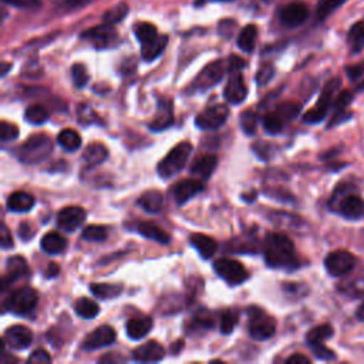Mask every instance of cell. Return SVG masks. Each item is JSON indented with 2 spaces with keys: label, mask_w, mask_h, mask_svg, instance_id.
<instances>
[{
  "label": "cell",
  "mask_w": 364,
  "mask_h": 364,
  "mask_svg": "<svg viewBox=\"0 0 364 364\" xmlns=\"http://www.w3.org/2000/svg\"><path fill=\"white\" fill-rule=\"evenodd\" d=\"M263 256L269 267L296 270L300 267L293 242L280 232H269L263 242Z\"/></svg>",
  "instance_id": "obj_1"
},
{
  "label": "cell",
  "mask_w": 364,
  "mask_h": 364,
  "mask_svg": "<svg viewBox=\"0 0 364 364\" xmlns=\"http://www.w3.org/2000/svg\"><path fill=\"white\" fill-rule=\"evenodd\" d=\"M328 208L350 220L364 219V199L353 192L350 185H340L328 200Z\"/></svg>",
  "instance_id": "obj_2"
},
{
  "label": "cell",
  "mask_w": 364,
  "mask_h": 364,
  "mask_svg": "<svg viewBox=\"0 0 364 364\" xmlns=\"http://www.w3.org/2000/svg\"><path fill=\"white\" fill-rule=\"evenodd\" d=\"M53 151L51 139L44 134H36L27 138L14 151L17 159L23 164H38L44 161Z\"/></svg>",
  "instance_id": "obj_3"
},
{
  "label": "cell",
  "mask_w": 364,
  "mask_h": 364,
  "mask_svg": "<svg viewBox=\"0 0 364 364\" xmlns=\"http://www.w3.org/2000/svg\"><path fill=\"white\" fill-rule=\"evenodd\" d=\"M191 142H181L178 144L156 166L158 175L162 179H169L176 175L182 168L186 165L191 154H192Z\"/></svg>",
  "instance_id": "obj_4"
},
{
  "label": "cell",
  "mask_w": 364,
  "mask_h": 364,
  "mask_svg": "<svg viewBox=\"0 0 364 364\" xmlns=\"http://www.w3.org/2000/svg\"><path fill=\"white\" fill-rule=\"evenodd\" d=\"M340 85H341L340 78H331L330 81H327V84L324 85L316 105L313 108H310L303 115V121L307 122V124L321 122L326 118V115H327V112H328V109H330V107L334 101L336 91L340 88Z\"/></svg>",
  "instance_id": "obj_5"
},
{
  "label": "cell",
  "mask_w": 364,
  "mask_h": 364,
  "mask_svg": "<svg viewBox=\"0 0 364 364\" xmlns=\"http://www.w3.org/2000/svg\"><path fill=\"white\" fill-rule=\"evenodd\" d=\"M247 314H249L247 331L252 338L257 341H264L274 334L276 321L264 310L253 306L247 310Z\"/></svg>",
  "instance_id": "obj_6"
},
{
  "label": "cell",
  "mask_w": 364,
  "mask_h": 364,
  "mask_svg": "<svg viewBox=\"0 0 364 364\" xmlns=\"http://www.w3.org/2000/svg\"><path fill=\"white\" fill-rule=\"evenodd\" d=\"M37 301H38V293L30 286H23L13 290L7 296L4 301V309H7L9 311L17 316H26L34 310Z\"/></svg>",
  "instance_id": "obj_7"
},
{
  "label": "cell",
  "mask_w": 364,
  "mask_h": 364,
  "mask_svg": "<svg viewBox=\"0 0 364 364\" xmlns=\"http://www.w3.org/2000/svg\"><path fill=\"white\" fill-rule=\"evenodd\" d=\"M213 269L216 274L223 279L229 286H237L242 284L249 279V273L246 267L233 259L220 257L213 263Z\"/></svg>",
  "instance_id": "obj_8"
},
{
  "label": "cell",
  "mask_w": 364,
  "mask_h": 364,
  "mask_svg": "<svg viewBox=\"0 0 364 364\" xmlns=\"http://www.w3.org/2000/svg\"><path fill=\"white\" fill-rule=\"evenodd\" d=\"M81 38L90 41L98 50L115 47L119 41V36L114 26L107 23L85 30L84 33H81Z\"/></svg>",
  "instance_id": "obj_9"
},
{
  "label": "cell",
  "mask_w": 364,
  "mask_h": 364,
  "mask_svg": "<svg viewBox=\"0 0 364 364\" xmlns=\"http://www.w3.org/2000/svg\"><path fill=\"white\" fill-rule=\"evenodd\" d=\"M355 257L348 250H334L330 252L324 259V267L327 273L333 277H341L348 274L355 266Z\"/></svg>",
  "instance_id": "obj_10"
},
{
  "label": "cell",
  "mask_w": 364,
  "mask_h": 364,
  "mask_svg": "<svg viewBox=\"0 0 364 364\" xmlns=\"http://www.w3.org/2000/svg\"><path fill=\"white\" fill-rule=\"evenodd\" d=\"M228 70V61H212L210 64H208L195 78L192 87L196 91H205L208 88H212L213 85H216L225 75Z\"/></svg>",
  "instance_id": "obj_11"
},
{
  "label": "cell",
  "mask_w": 364,
  "mask_h": 364,
  "mask_svg": "<svg viewBox=\"0 0 364 364\" xmlns=\"http://www.w3.org/2000/svg\"><path fill=\"white\" fill-rule=\"evenodd\" d=\"M229 117V109L226 105L223 104H218V105H212L206 109H203L202 112H199L195 118V124L198 128L200 129H206V131H213L220 128L225 121Z\"/></svg>",
  "instance_id": "obj_12"
},
{
  "label": "cell",
  "mask_w": 364,
  "mask_h": 364,
  "mask_svg": "<svg viewBox=\"0 0 364 364\" xmlns=\"http://www.w3.org/2000/svg\"><path fill=\"white\" fill-rule=\"evenodd\" d=\"M277 17L282 26L287 28H296L307 20L309 9L304 3H289L279 9Z\"/></svg>",
  "instance_id": "obj_13"
},
{
  "label": "cell",
  "mask_w": 364,
  "mask_h": 364,
  "mask_svg": "<svg viewBox=\"0 0 364 364\" xmlns=\"http://www.w3.org/2000/svg\"><path fill=\"white\" fill-rule=\"evenodd\" d=\"M117 333L111 326H100L95 330H92L82 341L81 348L87 350V351H92V350H98L107 346H111L115 341Z\"/></svg>",
  "instance_id": "obj_14"
},
{
  "label": "cell",
  "mask_w": 364,
  "mask_h": 364,
  "mask_svg": "<svg viewBox=\"0 0 364 364\" xmlns=\"http://www.w3.org/2000/svg\"><path fill=\"white\" fill-rule=\"evenodd\" d=\"M87 218V212L84 208L71 205L60 209L57 213V225L60 229L65 232H73L77 228H80Z\"/></svg>",
  "instance_id": "obj_15"
},
{
  "label": "cell",
  "mask_w": 364,
  "mask_h": 364,
  "mask_svg": "<svg viewBox=\"0 0 364 364\" xmlns=\"http://www.w3.org/2000/svg\"><path fill=\"white\" fill-rule=\"evenodd\" d=\"M247 97V87L246 82L243 80V75L240 74V71H233L228 80V84L225 87L223 91V98L229 102V104H240L246 100Z\"/></svg>",
  "instance_id": "obj_16"
},
{
  "label": "cell",
  "mask_w": 364,
  "mask_h": 364,
  "mask_svg": "<svg viewBox=\"0 0 364 364\" xmlns=\"http://www.w3.org/2000/svg\"><path fill=\"white\" fill-rule=\"evenodd\" d=\"M3 338L9 347H11L14 350H24L31 344L33 334L28 327L21 326V324H14V326H10L4 331Z\"/></svg>",
  "instance_id": "obj_17"
},
{
  "label": "cell",
  "mask_w": 364,
  "mask_h": 364,
  "mask_svg": "<svg viewBox=\"0 0 364 364\" xmlns=\"http://www.w3.org/2000/svg\"><path fill=\"white\" fill-rule=\"evenodd\" d=\"M165 355V348L155 340H149L132 350V358L138 363H156Z\"/></svg>",
  "instance_id": "obj_18"
},
{
  "label": "cell",
  "mask_w": 364,
  "mask_h": 364,
  "mask_svg": "<svg viewBox=\"0 0 364 364\" xmlns=\"http://www.w3.org/2000/svg\"><path fill=\"white\" fill-rule=\"evenodd\" d=\"M6 267H7V270H6V274L3 276V280H1V290H4L14 280L21 279L23 276H27V273H28L26 259L21 257V256L9 257L7 263H6Z\"/></svg>",
  "instance_id": "obj_19"
},
{
  "label": "cell",
  "mask_w": 364,
  "mask_h": 364,
  "mask_svg": "<svg viewBox=\"0 0 364 364\" xmlns=\"http://www.w3.org/2000/svg\"><path fill=\"white\" fill-rule=\"evenodd\" d=\"M354 98V92L351 91H340L334 100V114H333V118L330 119L328 122V128L334 127V125H338L340 122L343 121H347L350 117H351V112L347 111V107L351 104Z\"/></svg>",
  "instance_id": "obj_20"
},
{
  "label": "cell",
  "mask_w": 364,
  "mask_h": 364,
  "mask_svg": "<svg viewBox=\"0 0 364 364\" xmlns=\"http://www.w3.org/2000/svg\"><path fill=\"white\" fill-rule=\"evenodd\" d=\"M203 189V183L196 179H183L173 186V199L178 205L186 203Z\"/></svg>",
  "instance_id": "obj_21"
},
{
  "label": "cell",
  "mask_w": 364,
  "mask_h": 364,
  "mask_svg": "<svg viewBox=\"0 0 364 364\" xmlns=\"http://www.w3.org/2000/svg\"><path fill=\"white\" fill-rule=\"evenodd\" d=\"M173 122V112H172V101L171 100H161L158 101V115L149 122V128L155 132L164 131Z\"/></svg>",
  "instance_id": "obj_22"
},
{
  "label": "cell",
  "mask_w": 364,
  "mask_h": 364,
  "mask_svg": "<svg viewBox=\"0 0 364 364\" xmlns=\"http://www.w3.org/2000/svg\"><path fill=\"white\" fill-rule=\"evenodd\" d=\"M152 326H154V321L151 317H146V316L132 317L127 321V326H125L127 336L132 340H141L152 330Z\"/></svg>",
  "instance_id": "obj_23"
},
{
  "label": "cell",
  "mask_w": 364,
  "mask_h": 364,
  "mask_svg": "<svg viewBox=\"0 0 364 364\" xmlns=\"http://www.w3.org/2000/svg\"><path fill=\"white\" fill-rule=\"evenodd\" d=\"M135 230L146 237V239H151V240H155L158 243H168L169 242V235L162 230L156 223L154 222H149V220H139L135 223Z\"/></svg>",
  "instance_id": "obj_24"
},
{
  "label": "cell",
  "mask_w": 364,
  "mask_h": 364,
  "mask_svg": "<svg viewBox=\"0 0 364 364\" xmlns=\"http://www.w3.org/2000/svg\"><path fill=\"white\" fill-rule=\"evenodd\" d=\"M34 196H31L30 193L27 192H23V191H17V192H13L9 198H7V202H6V206L10 212H16V213H24V212H28L33 206H34Z\"/></svg>",
  "instance_id": "obj_25"
},
{
  "label": "cell",
  "mask_w": 364,
  "mask_h": 364,
  "mask_svg": "<svg viewBox=\"0 0 364 364\" xmlns=\"http://www.w3.org/2000/svg\"><path fill=\"white\" fill-rule=\"evenodd\" d=\"M189 242L198 250L200 257H203V259H210L215 255L216 247H218L216 242L210 236L203 235V233L191 235Z\"/></svg>",
  "instance_id": "obj_26"
},
{
  "label": "cell",
  "mask_w": 364,
  "mask_h": 364,
  "mask_svg": "<svg viewBox=\"0 0 364 364\" xmlns=\"http://www.w3.org/2000/svg\"><path fill=\"white\" fill-rule=\"evenodd\" d=\"M166 44H168V36H165V34H159L152 41H149L146 44H142L141 46L142 58L145 61H154L155 58H158L162 54Z\"/></svg>",
  "instance_id": "obj_27"
},
{
  "label": "cell",
  "mask_w": 364,
  "mask_h": 364,
  "mask_svg": "<svg viewBox=\"0 0 364 364\" xmlns=\"http://www.w3.org/2000/svg\"><path fill=\"white\" fill-rule=\"evenodd\" d=\"M136 203L149 213H158L164 206V195L159 191H146L144 192Z\"/></svg>",
  "instance_id": "obj_28"
},
{
  "label": "cell",
  "mask_w": 364,
  "mask_h": 364,
  "mask_svg": "<svg viewBox=\"0 0 364 364\" xmlns=\"http://www.w3.org/2000/svg\"><path fill=\"white\" fill-rule=\"evenodd\" d=\"M107 156H108V151L100 142L90 144L82 152V161L85 162L87 166H97L102 164L107 159Z\"/></svg>",
  "instance_id": "obj_29"
},
{
  "label": "cell",
  "mask_w": 364,
  "mask_h": 364,
  "mask_svg": "<svg viewBox=\"0 0 364 364\" xmlns=\"http://www.w3.org/2000/svg\"><path fill=\"white\" fill-rule=\"evenodd\" d=\"M40 246L48 255H58L67 247V240L57 232H48L41 237Z\"/></svg>",
  "instance_id": "obj_30"
},
{
  "label": "cell",
  "mask_w": 364,
  "mask_h": 364,
  "mask_svg": "<svg viewBox=\"0 0 364 364\" xmlns=\"http://www.w3.org/2000/svg\"><path fill=\"white\" fill-rule=\"evenodd\" d=\"M218 165V158L215 155H202L199 156L191 166V172L193 175H198L203 179L209 178L210 173L213 172L215 166Z\"/></svg>",
  "instance_id": "obj_31"
},
{
  "label": "cell",
  "mask_w": 364,
  "mask_h": 364,
  "mask_svg": "<svg viewBox=\"0 0 364 364\" xmlns=\"http://www.w3.org/2000/svg\"><path fill=\"white\" fill-rule=\"evenodd\" d=\"M347 43L351 54H358L364 48V21H357L350 27Z\"/></svg>",
  "instance_id": "obj_32"
},
{
  "label": "cell",
  "mask_w": 364,
  "mask_h": 364,
  "mask_svg": "<svg viewBox=\"0 0 364 364\" xmlns=\"http://www.w3.org/2000/svg\"><path fill=\"white\" fill-rule=\"evenodd\" d=\"M257 40V27L255 24H247L242 28L237 36V47L245 53H252Z\"/></svg>",
  "instance_id": "obj_33"
},
{
  "label": "cell",
  "mask_w": 364,
  "mask_h": 364,
  "mask_svg": "<svg viewBox=\"0 0 364 364\" xmlns=\"http://www.w3.org/2000/svg\"><path fill=\"white\" fill-rule=\"evenodd\" d=\"M57 144L68 152H74L81 146V136L75 129L65 128L57 135Z\"/></svg>",
  "instance_id": "obj_34"
},
{
  "label": "cell",
  "mask_w": 364,
  "mask_h": 364,
  "mask_svg": "<svg viewBox=\"0 0 364 364\" xmlns=\"http://www.w3.org/2000/svg\"><path fill=\"white\" fill-rule=\"evenodd\" d=\"M90 291L102 300L118 297L122 293L121 284H111V283H92L90 286Z\"/></svg>",
  "instance_id": "obj_35"
},
{
  "label": "cell",
  "mask_w": 364,
  "mask_h": 364,
  "mask_svg": "<svg viewBox=\"0 0 364 364\" xmlns=\"http://www.w3.org/2000/svg\"><path fill=\"white\" fill-rule=\"evenodd\" d=\"M334 334V330L330 324H320L313 327L307 334H306V343L307 346H314V344H321L327 338H330Z\"/></svg>",
  "instance_id": "obj_36"
},
{
  "label": "cell",
  "mask_w": 364,
  "mask_h": 364,
  "mask_svg": "<svg viewBox=\"0 0 364 364\" xmlns=\"http://www.w3.org/2000/svg\"><path fill=\"white\" fill-rule=\"evenodd\" d=\"M134 33L138 38V41L142 44H146L149 41H152L154 38H156L159 36L156 27L152 23L148 21H139L134 26Z\"/></svg>",
  "instance_id": "obj_37"
},
{
  "label": "cell",
  "mask_w": 364,
  "mask_h": 364,
  "mask_svg": "<svg viewBox=\"0 0 364 364\" xmlns=\"http://www.w3.org/2000/svg\"><path fill=\"white\" fill-rule=\"evenodd\" d=\"M74 310L75 313L82 317V318H94L100 313L98 304L88 299V297H81L74 303Z\"/></svg>",
  "instance_id": "obj_38"
},
{
  "label": "cell",
  "mask_w": 364,
  "mask_h": 364,
  "mask_svg": "<svg viewBox=\"0 0 364 364\" xmlns=\"http://www.w3.org/2000/svg\"><path fill=\"white\" fill-rule=\"evenodd\" d=\"M24 119L33 125H41L48 119V112L43 105L33 104L26 108Z\"/></svg>",
  "instance_id": "obj_39"
},
{
  "label": "cell",
  "mask_w": 364,
  "mask_h": 364,
  "mask_svg": "<svg viewBox=\"0 0 364 364\" xmlns=\"http://www.w3.org/2000/svg\"><path fill=\"white\" fill-rule=\"evenodd\" d=\"M81 237L91 242H102L108 237V228L102 225H88L82 229Z\"/></svg>",
  "instance_id": "obj_40"
},
{
  "label": "cell",
  "mask_w": 364,
  "mask_h": 364,
  "mask_svg": "<svg viewBox=\"0 0 364 364\" xmlns=\"http://www.w3.org/2000/svg\"><path fill=\"white\" fill-rule=\"evenodd\" d=\"M347 0H318L316 7V17L318 21L326 20L334 10H337Z\"/></svg>",
  "instance_id": "obj_41"
},
{
  "label": "cell",
  "mask_w": 364,
  "mask_h": 364,
  "mask_svg": "<svg viewBox=\"0 0 364 364\" xmlns=\"http://www.w3.org/2000/svg\"><path fill=\"white\" fill-rule=\"evenodd\" d=\"M128 4L127 3H119V4H117V6H114V7H111V9H108L105 13H104V16H102V20H104V23H107V24H117V23H119L127 14H128Z\"/></svg>",
  "instance_id": "obj_42"
},
{
  "label": "cell",
  "mask_w": 364,
  "mask_h": 364,
  "mask_svg": "<svg viewBox=\"0 0 364 364\" xmlns=\"http://www.w3.org/2000/svg\"><path fill=\"white\" fill-rule=\"evenodd\" d=\"M239 124H240L242 131L246 135H253L256 132V128H257V117H256V114L253 111L246 109V111H243L240 114Z\"/></svg>",
  "instance_id": "obj_43"
},
{
  "label": "cell",
  "mask_w": 364,
  "mask_h": 364,
  "mask_svg": "<svg viewBox=\"0 0 364 364\" xmlns=\"http://www.w3.org/2000/svg\"><path fill=\"white\" fill-rule=\"evenodd\" d=\"M283 125H284V121L279 117L276 111L266 114L263 118V128L267 134H272V135L279 134L283 129Z\"/></svg>",
  "instance_id": "obj_44"
},
{
  "label": "cell",
  "mask_w": 364,
  "mask_h": 364,
  "mask_svg": "<svg viewBox=\"0 0 364 364\" xmlns=\"http://www.w3.org/2000/svg\"><path fill=\"white\" fill-rule=\"evenodd\" d=\"M276 112L284 122H287L297 117V114L300 112V105L296 102H283V104L277 105Z\"/></svg>",
  "instance_id": "obj_45"
},
{
  "label": "cell",
  "mask_w": 364,
  "mask_h": 364,
  "mask_svg": "<svg viewBox=\"0 0 364 364\" xmlns=\"http://www.w3.org/2000/svg\"><path fill=\"white\" fill-rule=\"evenodd\" d=\"M237 323V314L232 310H226L220 314L219 320V328L222 334H230Z\"/></svg>",
  "instance_id": "obj_46"
},
{
  "label": "cell",
  "mask_w": 364,
  "mask_h": 364,
  "mask_svg": "<svg viewBox=\"0 0 364 364\" xmlns=\"http://www.w3.org/2000/svg\"><path fill=\"white\" fill-rule=\"evenodd\" d=\"M71 78H73V82L77 88H82L87 82H88V73H87V68L84 64H74L71 67Z\"/></svg>",
  "instance_id": "obj_47"
},
{
  "label": "cell",
  "mask_w": 364,
  "mask_h": 364,
  "mask_svg": "<svg viewBox=\"0 0 364 364\" xmlns=\"http://www.w3.org/2000/svg\"><path fill=\"white\" fill-rule=\"evenodd\" d=\"M192 327L195 328H200V330H206L213 327V318L212 316L205 310V311H199L192 317Z\"/></svg>",
  "instance_id": "obj_48"
},
{
  "label": "cell",
  "mask_w": 364,
  "mask_h": 364,
  "mask_svg": "<svg viewBox=\"0 0 364 364\" xmlns=\"http://www.w3.org/2000/svg\"><path fill=\"white\" fill-rule=\"evenodd\" d=\"M310 350L313 351V354L320 358V360H324V361H330V360H336V353L326 347L324 343L321 344H314V346H310Z\"/></svg>",
  "instance_id": "obj_49"
},
{
  "label": "cell",
  "mask_w": 364,
  "mask_h": 364,
  "mask_svg": "<svg viewBox=\"0 0 364 364\" xmlns=\"http://www.w3.org/2000/svg\"><path fill=\"white\" fill-rule=\"evenodd\" d=\"M1 141H11L18 136V128L14 124H9L6 121H1V132H0Z\"/></svg>",
  "instance_id": "obj_50"
},
{
  "label": "cell",
  "mask_w": 364,
  "mask_h": 364,
  "mask_svg": "<svg viewBox=\"0 0 364 364\" xmlns=\"http://www.w3.org/2000/svg\"><path fill=\"white\" fill-rule=\"evenodd\" d=\"M273 75H274L273 65L272 64H264L259 68V71L256 74V81H257V84L263 85V84H267L272 80Z\"/></svg>",
  "instance_id": "obj_51"
},
{
  "label": "cell",
  "mask_w": 364,
  "mask_h": 364,
  "mask_svg": "<svg viewBox=\"0 0 364 364\" xmlns=\"http://www.w3.org/2000/svg\"><path fill=\"white\" fill-rule=\"evenodd\" d=\"M57 7L61 9H77V7H82L94 0H51Z\"/></svg>",
  "instance_id": "obj_52"
},
{
  "label": "cell",
  "mask_w": 364,
  "mask_h": 364,
  "mask_svg": "<svg viewBox=\"0 0 364 364\" xmlns=\"http://www.w3.org/2000/svg\"><path fill=\"white\" fill-rule=\"evenodd\" d=\"M3 1L17 9H37L41 4L40 0H3Z\"/></svg>",
  "instance_id": "obj_53"
},
{
  "label": "cell",
  "mask_w": 364,
  "mask_h": 364,
  "mask_svg": "<svg viewBox=\"0 0 364 364\" xmlns=\"http://www.w3.org/2000/svg\"><path fill=\"white\" fill-rule=\"evenodd\" d=\"M28 363H50L51 361V357L50 354L44 350V348H37L34 350L28 358H27Z\"/></svg>",
  "instance_id": "obj_54"
},
{
  "label": "cell",
  "mask_w": 364,
  "mask_h": 364,
  "mask_svg": "<svg viewBox=\"0 0 364 364\" xmlns=\"http://www.w3.org/2000/svg\"><path fill=\"white\" fill-rule=\"evenodd\" d=\"M235 28H236V21L232 18H225L219 23V34L222 37H230Z\"/></svg>",
  "instance_id": "obj_55"
},
{
  "label": "cell",
  "mask_w": 364,
  "mask_h": 364,
  "mask_svg": "<svg viewBox=\"0 0 364 364\" xmlns=\"http://www.w3.org/2000/svg\"><path fill=\"white\" fill-rule=\"evenodd\" d=\"M0 245H1V249H10V247H13V245H14V242H13V236H11V233L9 232V229H7V226L3 223L1 225V233H0Z\"/></svg>",
  "instance_id": "obj_56"
},
{
  "label": "cell",
  "mask_w": 364,
  "mask_h": 364,
  "mask_svg": "<svg viewBox=\"0 0 364 364\" xmlns=\"http://www.w3.org/2000/svg\"><path fill=\"white\" fill-rule=\"evenodd\" d=\"M34 233H36V229L31 226V223H28V222L20 223V226H18V236L21 239L28 240Z\"/></svg>",
  "instance_id": "obj_57"
},
{
  "label": "cell",
  "mask_w": 364,
  "mask_h": 364,
  "mask_svg": "<svg viewBox=\"0 0 364 364\" xmlns=\"http://www.w3.org/2000/svg\"><path fill=\"white\" fill-rule=\"evenodd\" d=\"M245 65H246L245 60H242V58L237 57V55H230V58L228 60V70H229L230 73H233V71H240Z\"/></svg>",
  "instance_id": "obj_58"
},
{
  "label": "cell",
  "mask_w": 364,
  "mask_h": 364,
  "mask_svg": "<svg viewBox=\"0 0 364 364\" xmlns=\"http://www.w3.org/2000/svg\"><path fill=\"white\" fill-rule=\"evenodd\" d=\"M286 363H287V364H310V358L306 357V355H303V354L296 353V354L287 357V358H286Z\"/></svg>",
  "instance_id": "obj_59"
},
{
  "label": "cell",
  "mask_w": 364,
  "mask_h": 364,
  "mask_svg": "<svg viewBox=\"0 0 364 364\" xmlns=\"http://www.w3.org/2000/svg\"><path fill=\"white\" fill-rule=\"evenodd\" d=\"M58 266L57 264H54V263H50L48 264V269L46 270V276L47 277H54V276H57L58 274Z\"/></svg>",
  "instance_id": "obj_60"
},
{
  "label": "cell",
  "mask_w": 364,
  "mask_h": 364,
  "mask_svg": "<svg viewBox=\"0 0 364 364\" xmlns=\"http://www.w3.org/2000/svg\"><path fill=\"white\" fill-rule=\"evenodd\" d=\"M355 317H357V320L364 321V301L358 306V309H357V311H355Z\"/></svg>",
  "instance_id": "obj_61"
},
{
  "label": "cell",
  "mask_w": 364,
  "mask_h": 364,
  "mask_svg": "<svg viewBox=\"0 0 364 364\" xmlns=\"http://www.w3.org/2000/svg\"><path fill=\"white\" fill-rule=\"evenodd\" d=\"M10 68H11V65L9 63H1V77H4Z\"/></svg>",
  "instance_id": "obj_62"
},
{
  "label": "cell",
  "mask_w": 364,
  "mask_h": 364,
  "mask_svg": "<svg viewBox=\"0 0 364 364\" xmlns=\"http://www.w3.org/2000/svg\"><path fill=\"white\" fill-rule=\"evenodd\" d=\"M264 3H270V1H273V0H263Z\"/></svg>",
  "instance_id": "obj_63"
},
{
  "label": "cell",
  "mask_w": 364,
  "mask_h": 364,
  "mask_svg": "<svg viewBox=\"0 0 364 364\" xmlns=\"http://www.w3.org/2000/svg\"><path fill=\"white\" fill-rule=\"evenodd\" d=\"M216 1H232V0H216Z\"/></svg>",
  "instance_id": "obj_64"
}]
</instances>
